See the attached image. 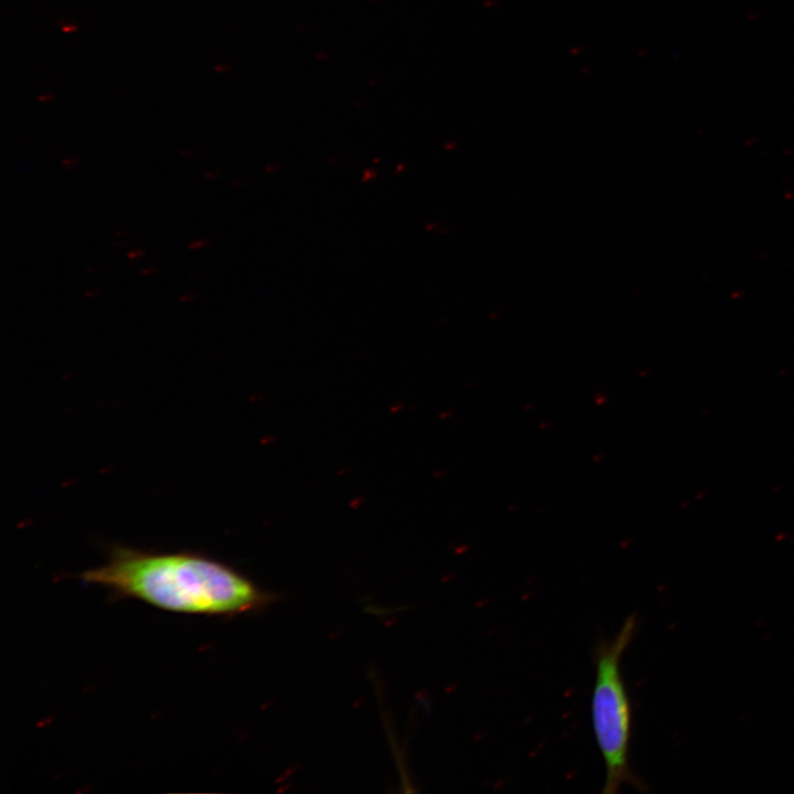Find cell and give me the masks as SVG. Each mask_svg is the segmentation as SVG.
<instances>
[{"label":"cell","mask_w":794,"mask_h":794,"mask_svg":"<svg viewBox=\"0 0 794 794\" xmlns=\"http://www.w3.org/2000/svg\"><path fill=\"white\" fill-rule=\"evenodd\" d=\"M81 578L121 598L186 614H234L250 610L262 594L228 566L196 552H151L115 547L108 560Z\"/></svg>","instance_id":"cell-1"},{"label":"cell","mask_w":794,"mask_h":794,"mask_svg":"<svg viewBox=\"0 0 794 794\" xmlns=\"http://www.w3.org/2000/svg\"><path fill=\"white\" fill-rule=\"evenodd\" d=\"M636 629L634 614L627 616L615 636L594 648L596 679L591 699L594 737L605 766L603 793H616L622 785L642 788L629 763L632 712L621 673V659Z\"/></svg>","instance_id":"cell-2"}]
</instances>
